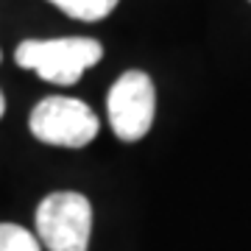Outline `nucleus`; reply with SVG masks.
<instances>
[{
    "label": "nucleus",
    "mask_w": 251,
    "mask_h": 251,
    "mask_svg": "<svg viewBox=\"0 0 251 251\" xmlns=\"http://www.w3.org/2000/svg\"><path fill=\"white\" fill-rule=\"evenodd\" d=\"M109 123L117 140L137 143L151 131L153 112H156V92L153 81L143 70H128L112 84L109 90Z\"/></svg>",
    "instance_id": "4"
},
{
    "label": "nucleus",
    "mask_w": 251,
    "mask_h": 251,
    "mask_svg": "<svg viewBox=\"0 0 251 251\" xmlns=\"http://www.w3.org/2000/svg\"><path fill=\"white\" fill-rule=\"evenodd\" d=\"M28 128L36 140L59 148H84L98 137V115L78 98H53L39 100L28 117Z\"/></svg>",
    "instance_id": "3"
},
{
    "label": "nucleus",
    "mask_w": 251,
    "mask_h": 251,
    "mask_svg": "<svg viewBox=\"0 0 251 251\" xmlns=\"http://www.w3.org/2000/svg\"><path fill=\"white\" fill-rule=\"evenodd\" d=\"M0 251H42V246L23 226L0 224Z\"/></svg>",
    "instance_id": "6"
},
{
    "label": "nucleus",
    "mask_w": 251,
    "mask_h": 251,
    "mask_svg": "<svg viewBox=\"0 0 251 251\" xmlns=\"http://www.w3.org/2000/svg\"><path fill=\"white\" fill-rule=\"evenodd\" d=\"M103 56L98 39L62 36V39H25L14 50V62L23 70H34L50 84H75L81 73L95 67Z\"/></svg>",
    "instance_id": "1"
},
{
    "label": "nucleus",
    "mask_w": 251,
    "mask_h": 251,
    "mask_svg": "<svg viewBox=\"0 0 251 251\" xmlns=\"http://www.w3.org/2000/svg\"><path fill=\"white\" fill-rule=\"evenodd\" d=\"M48 3H53L56 9H62L73 20L95 23V20H103L106 14H112V9L120 0H48Z\"/></svg>",
    "instance_id": "5"
},
{
    "label": "nucleus",
    "mask_w": 251,
    "mask_h": 251,
    "mask_svg": "<svg viewBox=\"0 0 251 251\" xmlns=\"http://www.w3.org/2000/svg\"><path fill=\"white\" fill-rule=\"evenodd\" d=\"M3 112H6V98H3V92H0V117H3Z\"/></svg>",
    "instance_id": "7"
},
{
    "label": "nucleus",
    "mask_w": 251,
    "mask_h": 251,
    "mask_svg": "<svg viewBox=\"0 0 251 251\" xmlns=\"http://www.w3.org/2000/svg\"><path fill=\"white\" fill-rule=\"evenodd\" d=\"M92 206L81 193H50L36 206V240L48 251H87Z\"/></svg>",
    "instance_id": "2"
}]
</instances>
